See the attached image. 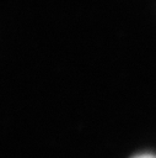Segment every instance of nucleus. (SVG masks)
I'll return each instance as SVG.
<instances>
[{
	"mask_svg": "<svg viewBox=\"0 0 156 158\" xmlns=\"http://www.w3.org/2000/svg\"><path fill=\"white\" fill-rule=\"evenodd\" d=\"M134 158H156V156H154V154H140V156H136Z\"/></svg>",
	"mask_w": 156,
	"mask_h": 158,
	"instance_id": "obj_1",
	"label": "nucleus"
}]
</instances>
